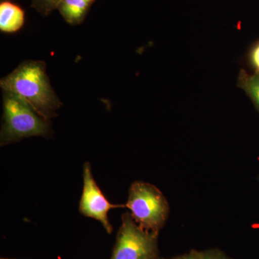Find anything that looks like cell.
Instances as JSON below:
<instances>
[{
  "label": "cell",
  "instance_id": "cell-10",
  "mask_svg": "<svg viewBox=\"0 0 259 259\" xmlns=\"http://www.w3.org/2000/svg\"><path fill=\"white\" fill-rule=\"evenodd\" d=\"M194 253L197 259H232L226 253L218 249L204 250V251L194 250Z\"/></svg>",
  "mask_w": 259,
  "mask_h": 259
},
{
  "label": "cell",
  "instance_id": "cell-11",
  "mask_svg": "<svg viewBox=\"0 0 259 259\" xmlns=\"http://www.w3.org/2000/svg\"><path fill=\"white\" fill-rule=\"evenodd\" d=\"M249 62L255 71H259V42L252 48L249 53Z\"/></svg>",
  "mask_w": 259,
  "mask_h": 259
},
{
  "label": "cell",
  "instance_id": "cell-5",
  "mask_svg": "<svg viewBox=\"0 0 259 259\" xmlns=\"http://www.w3.org/2000/svg\"><path fill=\"white\" fill-rule=\"evenodd\" d=\"M83 187L79 203V212L86 217L93 218L101 223L107 233H111L112 227L108 220L111 209L125 207L112 204L107 200L94 180L90 163H85L83 171Z\"/></svg>",
  "mask_w": 259,
  "mask_h": 259
},
{
  "label": "cell",
  "instance_id": "cell-7",
  "mask_svg": "<svg viewBox=\"0 0 259 259\" xmlns=\"http://www.w3.org/2000/svg\"><path fill=\"white\" fill-rule=\"evenodd\" d=\"M95 0H61L57 10L70 25L82 23Z\"/></svg>",
  "mask_w": 259,
  "mask_h": 259
},
{
  "label": "cell",
  "instance_id": "cell-2",
  "mask_svg": "<svg viewBox=\"0 0 259 259\" xmlns=\"http://www.w3.org/2000/svg\"><path fill=\"white\" fill-rule=\"evenodd\" d=\"M47 121L12 94L3 95V125L1 145L16 142L25 138L49 134Z\"/></svg>",
  "mask_w": 259,
  "mask_h": 259
},
{
  "label": "cell",
  "instance_id": "cell-14",
  "mask_svg": "<svg viewBox=\"0 0 259 259\" xmlns=\"http://www.w3.org/2000/svg\"><path fill=\"white\" fill-rule=\"evenodd\" d=\"M153 259H160V258H158V257H157V258H153Z\"/></svg>",
  "mask_w": 259,
  "mask_h": 259
},
{
  "label": "cell",
  "instance_id": "cell-6",
  "mask_svg": "<svg viewBox=\"0 0 259 259\" xmlns=\"http://www.w3.org/2000/svg\"><path fill=\"white\" fill-rule=\"evenodd\" d=\"M25 23V12L12 2H2L0 4V30L13 33L23 28Z\"/></svg>",
  "mask_w": 259,
  "mask_h": 259
},
{
  "label": "cell",
  "instance_id": "cell-9",
  "mask_svg": "<svg viewBox=\"0 0 259 259\" xmlns=\"http://www.w3.org/2000/svg\"><path fill=\"white\" fill-rule=\"evenodd\" d=\"M61 0H31V5L42 16H47L54 10H57Z\"/></svg>",
  "mask_w": 259,
  "mask_h": 259
},
{
  "label": "cell",
  "instance_id": "cell-12",
  "mask_svg": "<svg viewBox=\"0 0 259 259\" xmlns=\"http://www.w3.org/2000/svg\"><path fill=\"white\" fill-rule=\"evenodd\" d=\"M171 259H197L194 250H192L190 253H187V254L178 255V256L174 257Z\"/></svg>",
  "mask_w": 259,
  "mask_h": 259
},
{
  "label": "cell",
  "instance_id": "cell-1",
  "mask_svg": "<svg viewBox=\"0 0 259 259\" xmlns=\"http://www.w3.org/2000/svg\"><path fill=\"white\" fill-rule=\"evenodd\" d=\"M5 93L12 94L48 121L60 108L61 102L51 87L47 66L41 61H26L0 81Z\"/></svg>",
  "mask_w": 259,
  "mask_h": 259
},
{
  "label": "cell",
  "instance_id": "cell-15",
  "mask_svg": "<svg viewBox=\"0 0 259 259\" xmlns=\"http://www.w3.org/2000/svg\"><path fill=\"white\" fill-rule=\"evenodd\" d=\"M2 259H6V258H2Z\"/></svg>",
  "mask_w": 259,
  "mask_h": 259
},
{
  "label": "cell",
  "instance_id": "cell-13",
  "mask_svg": "<svg viewBox=\"0 0 259 259\" xmlns=\"http://www.w3.org/2000/svg\"><path fill=\"white\" fill-rule=\"evenodd\" d=\"M6 1L13 2V1H15V0H1V3H2V2H6Z\"/></svg>",
  "mask_w": 259,
  "mask_h": 259
},
{
  "label": "cell",
  "instance_id": "cell-3",
  "mask_svg": "<svg viewBox=\"0 0 259 259\" xmlns=\"http://www.w3.org/2000/svg\"><path fill=\"white\" fill-rule=\"evenodd\" d=\"M125 207L136 223L143 229L158 233L166 223L168 204L161 191L144 182L131 185Z\"/></svg>",
  "mask_w": 259,
  "mask_h": 259
},
{
  "label": "cell",
  "instance_id": "cell-8",
  "mask_svg": "<svg viewBox=\"0 0 259 259\" xmlns=\"http://www.w3.org/2000/svg\"><path fill=\"white\" fill-rule=\"evenodd\" d=\"M238 86L244 90L259 111V71L250 74L242 69L238 75Z\"/></svg>",
  "mask_w": 259,
  "mask_h": 259
},
{
  "label": "cell",
  "instance_id": "cell-4",
  "mask_svg": "<svg viewBox=\"0 0 259 259\" xmlns=\"http://www.w3.org/2000/svg\"><path fill=\"white\" fill-rule=\"evenodd\" d=\"M157 257L158 233L143 229L131 214H123L111 259H153Z\"/></svg>",
  "mask_w": 259,
  "mask_h": 259
}]
</instances>
